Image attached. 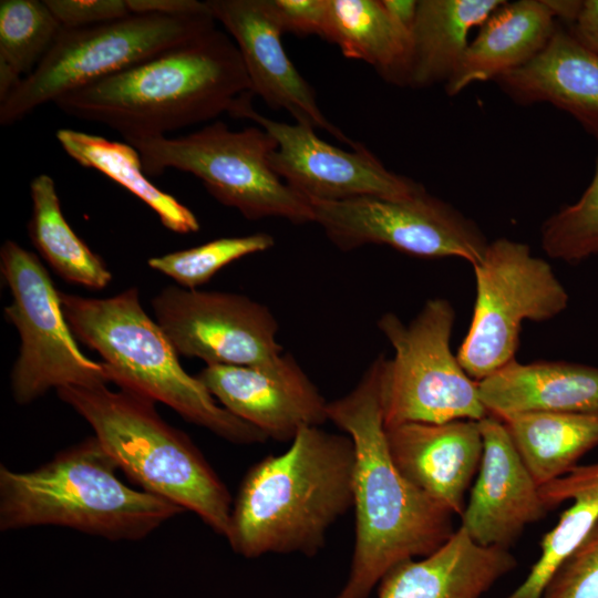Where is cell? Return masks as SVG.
Here are the masks:
<instances>
[{
    "label": "cell",
    "mask_w": 598,
    "mask_h": 598,
    "mask_svg": "<svg viewBox=\"0 0 598 598\" xmlns=\"http://www.w3.org/2000/svg\"><path fill=\"white\" fill-rule=\"evenodd\" d=\"M385 357L357 385L328 403V417L354 445L355 542L348 579L336 598H368L396 565L422 558L456 530L453 514L411 484L389 452L382 408Z\"/></svg>",
    "instance_id": "obj_1"
},
{
    "label": "cell",
    "mask_w": 598,
    "mask_h": 598,
    "mask_svg": "<svg viewBox=\"0 0 598 598\" xmlns=\"http://www.w3.org/2000/svg\"><path fill=\"white\" fill-rule=\"evenodd\" d=\"M248 92L234 40L215 28L53 104L69 116L109 126L127 142L216 118Z\"/></svg>",
    "instance_id": "obj_2"
},
{
    "label": "cell",
    "mask_w": 598,
    "mask_h": 598,
    "mask_svg": "<svg viewBox=\"0 0 598 598\" xmlns=\"http://www.w3.org/2000/svg\"><path fill=\"white\" fill-rule=\"evenodd\" d=\"M354 461L349 435L300 430L286 452L261 458L244 476L226 535L233 550L246 558L317 555L353 507Z\"/></svg>",
    "instance_id": "obj_3"
},
{
    "label": "cell",
    "mask_w": 598,
    "mask_h": 598,
    "mask_svg": "<svg viewBox=\"0 0 598 598\" xmlns=\"http://www.w3.org/2000/svg\"><path fill=\"white\" fill-rule=\"evenodd\" d=\"M115 461L90 436L28 472L0 466V529L54 525L110 540H138L185 512L124 484Z\"/></svg>",
    "instance_id": "obj_4"
},
{
    "label": "cell",
    "mask_w": 598,
    "mask_h": 598,
    "mask_svg": "<svg viewBox=\"0 0 598 598\" xmlns=\"http://www.w3.org/2000/svg\"><path fill=\"white\" fill-rule=\"evenodd\" d=\"M60 299L74 337L101 355L110 382L163 402L186 421L228 442L268 440L218 404L203 382L184 370L166 333L144 311L137 288L107 298L60 291Z\"/></svg>",
    "instance_id": "obj_5"
},
{
    "label": "cell",
    "mask_w": 598,
    "mask_h": 598,
    "mask_svg": "<svg viewBox=\"0 0 598 598\" xmlns=\"http://www.w3.org/2000/svg\"><path fill=\"white\" fill-rule=\"evenodd\" d=\"M56 394L93 429L95 437L143 491L195 513L226 537L230 494L193 441L165 422L155 401L106 385L60 388Z\"/></svg>",
    "instance_id": "obj_6"
},
{
    "label": "cell",
    "mask_w": 598,
    "mask_h": 598,
    "mask_svg": "<svg viewBox=\"0 0 598 598\" xmlns=\"http://www.w3.org/2000/svg\"><path fill=\"white\" fill-rule=\"evenodd\" d=\"M141 155L146 175L168 168L195 175L208 193L246 219L282 218L313 223L309 199L287 185L271 168L276 141L260 126L231 131L220 121L177 137L127 141Z\"/></svg>",
    "instance_id": "obj_7"
},
{
    "label": "cell",
    "mask_w": 598,
    "mask_h": 598,
    "mask_svg": "<svg viewBox=\"0 0 598 598\" xmlns=\"http://www.w3.org/2000/svg\"><path fill=\"white\" fill-rule=\"evenodd\" d=\"M210 11L193 16L130 13L103 24L62 28L38 66L0 103V124L122 72L215 29Z\"/></svg>",
    "instance_id": "obj_8"
},
{
    "label": "cell",
    "mask_w": 598,
    "mask_h": 598,
    "mask_svg": "<svg viewBox=\"0 0 598 598\" xmlns=\"http://www.w3.org/2000/svg\"><path fill=\"white\" fill-rule=\"evenodd\" d=\"M454 320V308L444 298L426 300L409 323L392 312L379 318L377 326L394 350L383 371L384 427L488 415L477 382L452 352Z\"/></svg>",
    "instance_id": "obj_9"
},
{
    "label": "cell",
    "mask_w": 598,
    "mask_h": 598,
    "mask_svg": "<svg viewBox=\"0 0 598 598\" xmlns=\"http://www.w3.org/2000/svg\"><path fill=\"white\" fill-rule=\"evenodd\" d=\"M473 267L474 311L456 357L478 382L515 360L524 320L555 318L568 307L569 296L551 266L524 243L491 241Z\"/></svg>",
    "instance_id": "obj_10"
},
{
    "label": "cell",
    "mask_w": 598,
    "mask_h": 598,
    "mask_svg": "<svg viewBox=\"0 0 598 598\" xmlns=\"http://www.w3.org/2000/svg\"><path fill=\"white\" fill-rule=\"evenodd\" d=\"M0 270L11 293L4 316L20 336L10 374L14 401L27 405L51 389L106 385L110 378L104 363L89 359L79 349L60 291L39 258L8 239L0 249Z\"/></svg>",
    "instance_id": "obj_11"
},
{
    "label": "cell",
    "mask_w": 598,
    "mask_h": 598,
    "mask_svg": "<svg viewBox=\"0 0 598 598\" xmlns=\"http://www.w3.org/2000/svg\"><path fill=\"white\" fill-rule=\"evenodd\" d=\"M310 203L313 223L342 251L385 245L415 257H458L474 265L489 243L473 220L425 189L404 198Z\"/></svg>",
    "instance_id": "obj_12"
},
{
    "label": "cell",
    "mask_w": 598,
    "mask_h": 598,
    "mask_svg": "<svg viewBox=\"0 0 598 598\" xmlns=\"http://www.w3.org/2000/svg\"><path fill=\"white\" fill-rule=\"evenodd\" d=\"M152 307L181 355L206 364L255 367L283 353L274 313L247 296L168 286L152 299Z\"/></svg>",
    "instance_id": "obj_13"
},
{
    "label": "cell",
    "mask_w": 598,
    "mask_h": 598,
    "mask_svg": "<svg viewBox=\"0 0 598 598\" xmlns=\"http://www.w3.org/2000/svg\"><path fill=\"white\" fill-rule=\"evenodd\" d=\"M251 92L241 95L229 114L248 118L277 143L270 155L274 172L310 202H339L357 197L404 198L424 187L389 171L364 145L344 151L321 140L315 128L277 122L251 105Z\"/></svg>",
    "instance_id": "obj_14"
},
{
    "label": "cell",
    "mask_w": 598,
    "mask_h": 598,
    "mask_svg": "<svg viewBox=\"0 0 598 598\" xmlns=\"http://www.w3.org/2000/svg\"><path fill=\"white\" fill-rule=\"evenodd\" d=\"M221 406L268 439L291 442L329 421L328 401L291 353L265 365L206 364L196 375Z\"/></svg>",
    "instance_id": "obj_15"
},
{
    "label": "cell",
    "mask_w": 598,
    "mask_h": 598,
    "mask_svg": "<svg viewBox=\"0 0 598 598\" xmlns=\"http://www.w3.org/2000/svg\"><path fill=\"white\" fill-rule=\"evenodd\" d=\"M215 19L234 40L241 56L250 92L272 109L290 113L297 123L324 130L354 148L359 143L330 123L316 93L287 55L285 33L272 0H207Z\"/></svg>",
    "instance_id": "obj_16"
},
{
    "label": "cell",
    "mask_w": 598,
    "mask_h": 598,
    "mask_svg": "<svg viewBox=\"0 0 598 598\" xmlns=\"http://www.w3.org/2000/svg\"><path fill=\"white\" fill-rule=\"evenodd\" d=\"M478 424L483 455L460 527L481 546L509 549L549 509L504 423L488 414Z\"/></svg>",
    "instance_id": "obj_17"
},
{
    "label": "cell",
    "mask_w": 598,
    "mask_h": 598,
    "mask_svg": "<svg viewBox=\"0 0 598 598\" xmlns=\"http://www.w3.org/2000/svg\"><path fill=\"white\" fill-rule=\"evenodd\" d=\"M385 436L401 474L453 515L462 516L483 455L478 421L404 423L385 427Z\"/></svg>",
    "instance_id": "obj_18"
},
{
    "label": "cell",
    "mask_w": 598,
    "mask_h": 598,
    "mask_svg": "<svg viewBox=\"0 0 598 598\" xmlns=\"http://www.w3.org/2000/svg\"><path fill=\"white\" fill-rule=\"evenodd\" d=\"M516 566L509 549L481 546L458 527L430 555L389 570L377 598H482Z\"/></svg>",
    "instance_id": "obj_19"
},
{
    "label": "cell",
    "mask_w": 598,
    "mask_h": 598,
    "mask_svg": "<svg viewBox=\"0 0 598 598\" xmlns=\"http://www.w3.org/2000/svg\"><path fill=\"white\" fill-rule=\"evenodd\" d=\"M477 388L488 414L498 419L526 412L598 414V367L513 360Z\"/></svg>",
    "instance_id": "obj_20"
},
{
    "label": "cell",
    "mask_w": 598,
    "mask_h": 598,
    "mask_svg": "<svg viewBox=\"0 0 598 598\" xmlns=\"http://www.w3.org/2000/svg\"><path fill=\"white\" fill-rule=\"evenodd\" d=\"M496 82L518 103L548 102L586 130L598 124V54L569 31L557 28L535 58Z\"/></svg>",
    "instance_id": "obj_21"
},
{
    "label": "cell",
    "mask_w": 598,
    "mask_h": 598,
    "mask_svg": "<svg viewBox=\"0 0 598 598\" xmlns=\"http://www.w3.org/2000/svg\"><path fill=\"white\" fill-rule=\"evenodd\" d=\"M557 25L544 0L505 2L480 27L445 83L455 95L475 82L496 80L523 66L549 42Z\"/></svg>",
    "instance_id": "obj_22"
},
{
    "label": "cell",
    "mask_w": 598,
    "mask_h": 598,
    "mask_svg": "<svg viewBox=\"0 0 598 598\" xmlns=\"http://www.w3.org/2000/svg\"><path fill=\"white\" fill-rule=\"evenodd\" d=\"M506 1L420 0L411 35L405 85L426 87L447 82L481 27Z\"/></svg>",
    "instance_id": "obj_23"
},
{
    "label": "cell",
    "mask_w": 598,
    "mask_h": 598,
    "mask_svg": "<svg viewBox=\"0 0 598 598\" xmlns=\"http://www.w3.org/2000/svg\"><path fill=\"white\" fill-rule=\"evenodd\" d=\"M499 420L538 486L564 476L598 446V414L526 412Z\"/></svg>",
    "instance_id": "obj_24"
},
{
    "label": "cell",
    "mask_w": 598,
    "mask_h": 598,
    "mask_svg": "<svg viewBox=\"0 0 598 598\" xmlns=\"http://www.w3.org/2000/svg\"><path fill=\"white\" fill-rule=\"evenodd\" d=\"M539 494L549 511L564 502L573 503L555 527L544 535L538 559L506 598H542L558 565L597 523L598 462L577 465L564 476L539 486Z\"/></svg>",
    "instance_id": "obj_25"
},
{
    "label": "cell",
    "mask_w": 598,
    "mask_h": 598,
    "mask_svg": "<svg viewBox=\"0 0 598 598\" xmlns=\"http://www.w3.org/2000/svg\"><path fill=\"white\" fill-rule=\"evenodd\" d=\"M323 40L346 58L369 63L386 81L405 85L411 34L393 22L381 0H329Z\"/></svg>",
    "instance_id": "obj_26"
},
{
    "label": "cell",
    "mask_w": 598,
    "mask_h": 598,
    "mask_svg": "<svg viewBox=\"0 0 598 598\" xmlns=\"http://www.w3.org/2000/svg\"><path fill=\"white\" fill-rule=\"evenodd\" d=\"M55 136L71 158L123 186L145 203L165 228L178 234L199 230V221L187 206L147 179L140 153L128 143L71 128L58 130Z\"/></svg>",
    "instance_id": "obj_27"
},
{
    "label": "cell",
    "mask_w": 598,
    "mask_h": 598,
    "mask_svg": "<svg viewBox=\"0 0 598 598\" xmlns=\"http://www.w3.org/2000/svg\"><path fill=\"white\" fill-rule=\"evenodd\" d=\"M30 196L28 233L42 258L68 282L94 290L105 288L112 274L66 221L53 178L48 174L35 176L30 183Z\"/></svg>",
    "instance_id": "obj_28"
},
{
    "label": "cell",
    "mask_w": 598,
    "mask_h": 598,
    "mask_svg": "<svg viewBox=\"0 0 598 598\" xmlns=\"http://www.w3.org/2000/svg\"><path fill=\"white\" fill-rule=\"evenodd\" d=\"M61 30L44 0L0 1V103L38 66Z\"/></svg>",
    "instance_id": "obj_29"
},
{
    "label": "cell",
    "mask_w": 598,
    "mask_h": 598,
    "mask_svg": "<svg viewBox=\"0 0 598 598\" xmlns=\"http://www.w3.org/2000/svg\"><path fill=\"white\" fill-rule=\"evenodd\" d=\"M275 238L268 233L217 238L199 246L153 257L147 265L179 287L197 289L225 266L249 255L270 249Z\"/></svg>",
    "instance_id": "obj_30"
},
{
    "label": "cell",
    "mask_w": 598,
    "mask_h": 598,
    "mask_svg": "<svg viewBox=\"0 0 598 598\" xmlns=\"http://www.w3.org/2000/svg\"><path fill=\"white\" fill-rule=\"evenodd\" d=\"M588 131L598 142V124ZM540 233L550 258L575 264L598 254V157L594 177L579 199L547 218Z\"/></svg>",
    "instance_id": "obj_31"
},
{
    "label": "cell",
    "mask_w": 598,
    "mask_h": 598,
    "mask_svg": "<svg viewBox=\"0 0 598 598\" xmlns=\"http://www.w3.org/2000/svg\"><path fill=\"white\" fill-rule=\"evenodd\" d=\"M542 598H598V520L558 565Z\"/></svg>",
    "instance_id": "obj_32"
},
{
    "label": "cell",
    "mask_w": 598,
    "mask_h": 598,
    "mask_svg": "<svg viewBox=\"0 0 598 598\" xmlns=\"http://www.w3.org/2000/svg\"><path fill=\"white\" fill-rule=\"evenodd\" d=\"M44 2L64 29L94 27L131 13L125 0H44Z\"/></svg>",
    "instance_id": "obj_33"
},
{
    "label": "cell",
    "mask_w": 598,
    "mask_h": 598,
    "mask_svg": "<svg viewBox=\"0 0 598 598\" xmlns=\"http://www.w3.org/2000/svg\"><path fill=\"white\" fill-rule=\"evenodd\" d=\"M285 33L323 39L329 18V0H272Z\"/></svg>",
    "instance_id": "obj_34"
},
{
    "label": "cell",
    "mask_w": 598,
    "mask_h": 598,
    "mask_svg": "<svg viewBox=\"0 0 598 598\" xmlns=\"http://www.w3.org/2000/svg\"><path fill=\"white\" fill-rule=\"evenodd\" d=\"M131 13L193 16L210 11L206 1L197 0H125Z\"/></svg>",
    "instance_id": "obj_35"
},
{
    "label": "cell",
    "mask_w": 598,
    "mask_h": 598,
    "mask_svg": "<svg viewBox=\"0 0 598 598\" xmlns=\"http://www.w3.org/2000/svg\"><path fill=\"white\" fill-rule=\"evenodd\" d=\"M569 31L584 47L598 54V0H585Z\"/></svg>",
    "instance_id": "obj_36"
},
{
    "label": "cell",
    "mask_w": 598,
    "mask_h": 598,
    "mask_svg": "<svg viewBox=\"0 0 598 598\" xmlns=\"http://www.w3.org/2000/svg\"><path fill=\"white\" fill-rule=\"evenodd\" d=\"M382 7L403 31L412 35L416 21L419 1L416 0H381Z\"/></svg>",
    "instance_id": "obj_37"
},
{
    "label": "cell",
    "mask_w": 598,
    "mask_h": 598,
    "mask_svg": "<svg viewBox=\"0 0 598 598\" xmlns=\"http://www.w3.org/2000/svg\"><path fill=\"white\" fill-rule=\"evenodd\" d=\"M550 12L556 18L574 22L582 7L580 0H544Z\"/></svg>",
    "instance_id": "obj_38"
}]
</instances>
